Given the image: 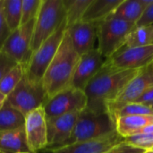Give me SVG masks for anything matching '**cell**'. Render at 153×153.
Here are the masks:
<instances>
[{
    "instance_id": "603a6c76",
    "label": "cell",
    "mask_w": 153,
    "mask_h": 153,
    "mask_svg": "<svg viewBox=\"0 0 153 153\" xmlns=\"http://www.w3.org/2000/svg\"><path fill=\"white\" fill-rule=\"evenodd\" d=\"M4 17L8 29L12 31L21 26L22 0H3Z\"/></svg>"
},
{
    "instance_id": "d590c367",
    "label": "cell",
    "mask_w": 153,
    "mask_h": 153,
    "mask_svg": "<svg viewBox=\"0 0 153 153\" xmlns=\"http://www.w3.org/2000/svg\"><path fill=\"white\" fill-rule=\"evenodd\" d=\"M149 152H150V153H153V149H152V150H151V151H150Z\"/></svg>"
},
{
    "instance_id": "836d02e7",
    "label": "cell",
    "mask_w": 153,
    "mask_h": 153,
    "mask_svg": "<svg viewBox=\"0 0 153 153\" xmlns=\"http://www.w3.org/2000/svg\"><path fill=\"white\" fill-rule=\"evenodd\" d=\"M6 96L4 94V93H2L1 91H0V109L3 108V106L4 105V103H5V101H6Z\"/></svg>"
},
{
    "instance_id": "44dd1931",
    "label": "cell",
    "mask_w": 153,
    "mask_h": 153,
    "mask_svg": "<svg viewBox=\"0 0 153 153\" xmlns=\"http://www.w3.org/2000/svg\"><path fill=\"white\" fill-rule=\"evenodd\" d=\"M25 117L6 101L0 109V132L24 127Z\"/></svg>"
},
{
    "instance_id": "f546056e",
    "label": "cell",
    "mask_w": 153,
    "mask_h": 153,
    "mask_svg": "<svg viewBox=\"0 0 153 153\" xmlns=\"http://www.w3.org/2000/svg\"><path fill=\"white\" fill-rule=\"evenodd\" d=\"M10 33H11V30L8 29L6 22L4 21V17L3 0H0V50L2 49Z\"/></svg>"
},
{
    "instance_id": "8d00e7d4",
    "label": "cell",
    "mask_w": 153,
    "mask_h": 153,
    "mask_svg": "<svg viewBox=\"0 0 153 153\" xmlns=\"http://www.w3.org/2000/svg\"><path fill=\"white\" fill-rule=\"evenodd\" d=\"M147 153H150V152H147Z\"/></svg>"
},
{
    "instance_id": "4fadbf2b",
    "label": "cell",
    "mask_w": 153,
    "mask_h": 153,
    "mask_svg": "<svg viewBox=\"0 0 153 153\" xmlns=\"http://www.w3.org/2000/svg\"><path fill=\"white\" fill-rule=\"evenodd\" d=\"M79 113L75 112L46 118L48 139V147L46 150L58 149L66 143L72 135Z\"/></svg>"
},
{
    "instance_id": "7a4b0ae2",
    "label": "cell",
    "mask_w": 153,
    "mask_h": 153,
    "mask_svg": "<svg viewBox=\"0 0 153 153\" xmlns=\"http://www.w3.org/2000/svg\"><path fill=\"white\" fill-rule=\"evenodd\" d=\"M80 59L70 37L65 31L62 42L42 78V86L47 100L59 91L71 86L72 79Z\"/></svg>"
},
{
    "instance_id": "1f68e13d",
    "label": "cell",
    "mask_w": 153,
    "mask_h": 153,
    "mask_svg": "<svg viewBox=\"0 0 153 153\" xmlns=\"http://www.w3.org/2000/svg\"><path fill=\"white\" fill-rule=\"evenodd\" d=\"M153 24V3L146 8L141 19L136 22V27L142 26H149Z\"/></svg>"
},
{
    "instance_id": "484cf974",
    "label": "cell",
    "mask_w": 153,
    "mask_h": 153,
    "mask_svg": "<svg viewBox=\"0 0 153 153\" xmlns=\"http://www.w3.org/2000/svg\"><path fill=\"white\" fill-rule=\"evenodd\" d=\"M108 113L116 121V119L120 117L135 115H153V109L147 105L132 102L123 105Z\"/></svg>"
},
{
    "instance_id": "277c9868",
    "label": "cell",
    "mask_w": 153,
    "mask_h": 153,
    "mask_svg": "<svg viewBox=\"0 0 153 153\" xmlns=\"http://www.w3.org/2000/svg\"><path fill=\"white\" fill-rule=\"evenodd\" d=\"M65 22L63 0H42L37 14L31 41L32 53Z\"/></svg>"
},
{
    "instance_id": "2e32d148",
    "label": "cell",
    "mask_w": 153,
    "mask_h": 153,
    "mask_svg": "<svg viewBox=\"0 0 153 153\" xmlns=\"http://www.w3.org/2000/svg\"><path fill=\"white\" fill-rule=\"evenodd\" d=\"M124 142L117 133L83 143H77L48 151L51 153H104L115 145Z\"/></svg>"
},
{
    "instance_id": "8992f818",
    "label": "cell",
    "mask_w": 153,
    "mask_h": 153,
    "mask_svg": "<svg viewBox=\"0 0 153 153\" xmlns=\"http://www.w3.org/2000/svg\"><path fill=\"white\" fill-rule=\"evenodd\" d=\"M66 22L46 39L31 55L25 70L27 78L35 83H40L45 72L53 60L66 31Z\"/></svg>"
},
{
    "instance_id": "6da1fadb",
    "label": "cell",
    "mask_w": 153,
    "mask_h": 153,
    "mask_svg": "<svg viewBox=\"0 0 153 153\" xmlns=\"http://www.w3.org/2000/svg\"><path fill=\"white\" fill-rule=\"evenodd\" d=\"M139 72L140 70H113L103 65L84 90L86 108L96 112L108 111L107 104L116 100Z\"/></svg>"
},
{
    "instance_id": "30bf717a",
    "label": "cell",
    "mask_w": 153,
    "mask_h": 153,
    "mask_svg": "<svg viewBox=\"0 0 153 153\" xmlns=\"http://www.w3.org/2000/svg\"><path fill=\"white\" fill-rule=\"evenodd\" d=\"M153 64V45L122 48L108 58L105 66L113 70H141Z\"/></svg>"
},
{
    "instance_id": "9c48e42d",
    "label": "cell",
    "mask_w": 153,
    "mask_h": 153,
    "mask_svg": "<svg viewBox=\"0 0 153 153\" xmlns=\"http://www.w3.org/2000/svg\"><path fill=\"white\" fill-rule=\"evenodd\" d=\"M35 21L36 18L12 31L1 49L25 68L32 55L31 41Z\"/></svg>"
},
{
    "instance_id": "e0dca14e",
    "label": "cell",
    "mask_w": 153,
    "mask_h": 153,
    "mask_svg": "<svg viewBox=\"0 0 153 153\" xmlns=\"http://www.w3.org/2000/svg\"><path fill=\"white\" fill-rule=\"evenodd\" d=\"M0 152L3 153H34L28 146L24 127L1 131Z\"/></svg>"
},
{
    "instance_id": "d6986e66",
    "label": "cell",
    "mask_w": 153,
    "mask_h": 153,
    "mask_svg": "<svg viewBox=\"0 0 153 153\" xmlns=\"http://www.w3.org/2000/svg\"><path fill=\"white\" fill-rule=\"evenodd\" d=\"M152 3L153 0H122L111 16L136 24Z\"/></svg>"
},
{
    "instance_id": "4316f807",
    "label": "cell",
    "mask_w": 153,
    "mask_h": 153,
    "mask_svg": "<svg viewBox=\"0 0 153 153\" xmlns=\"http://www.w3.org/2000/svg\"><path fill=\"white\" fill-rule=\"evenodd\" d=\"M124 143L145 152H150L153 149V134H138L126 137Z\"/></svg>"
},
{
    "instance_id": "4dcf8cb0",
    "label": "cell",
    "mask_w": 153,
    "mask_h": 153,
    "mask_svg": "<svg viewBox=\"0 0 153 153\" xmlns=\"http://www.w3.org/2000/svg\"><path fill=\"white\" fill-rule=\"evenodd\" d=\"M104 153H147V152L122 142Z\"/></svg>"
},
{
    "instance_id": "e575fe53",
    "label": "cell",
    "mask_w": 153,
    "mask_h": 153,
    "mask_svg": "<svg viewBox=\"0 0 153 153\" xmlns=\"http://www.w3.org/2000/svg\"><path fill=\"white\" fill-rule=\"evenodd\" d=\"M149 107H150V108H152V109H153V103H152V104H150V105H149Z\"/></svg>"
},
{
    "instance_id": "ba28073f",
    "label": "cell",
    "mask_w": 153,
    "mask_h": 153,
    "mask_svg": "<svg viewBox=\"0 0 153 153\" xmlns=\"http://www.w3.org/2000/svg\"><path fill=\"white\" fill-rule=\"evenodd\" d=\"M87 107V97L83 91L72 86L59 91L43 105L46 118L81 112Z\"/></svg>"
},
{
    "instance_id": "ac0fdd59",
    "label": "cell",
    "mask_w": 153,
    "mask_h": 153,
    "mask_svg": "<svg viewBox=\"0 0 153 153\" xmlns=\"http://www.w3.org/2000/svg\"><path fill=\"white\" fill-rule=\"evenodd\" d=\"M151 125H153V115L126 116L116 119L117 133L123 138L138 134Z\"/></svg>"
},
{
    "instance_id": "74e56055",
    "label": "cell",
    "mask_w": 153,
    "mask_h": 153,
    "mask_svg": "<svg viewBox=\"0 0 153 153\" xmlns=\"http://www.w3.org/2000/svg\"><path fill=\"white\" fill-rule=\"evenodd\" d=\"M0 153H3V152H0Z\"/></svg>"
},
{
    "instance_id": "7c38bea8",
    "label": "cell",
    "mask_w": 153,
    "mask_h": 153,
    "mask_svg": "<svg viewBox=\"0 0 153 153\" xmlns=\"http://www.w3.org/2000/svg\"><path fill=\"white\" fill-rule=\"evenodd\" d=\"M24 131L29 148L34 153L48 147L47 121L43 107L38 108L25 116Z\"/></svg>"
},
{
    "instance_id": "f1b7e54d",
    "label": "cell",
    "mask_w": 153,
    "mask_h": 153,
    "mask_svg": "<svg viewBox=\"0 0 153 153\" xmlns=\"http://www.w3.org/2000/svg\"><path fill=\"white\" fill-rule=\"evenodd\" d=\"M18 63L7 54L0 50V82L3 77Z\"/></svg>"
},
{
    "instance_id": "7402d4cb",
    "label": "cell",
    "mask_w": 153,
    "mask_h": 153,
    "mask_svg": "<svg viewBox=\"0 0 153 153\" xmlns=\"http://www.w3.org/2000/svg\"><path fill=\"white\" fill-rule=\"evenodd\" d=\"M92 0H63L65 8L66 27L77 23L82 17Z\"/></svg>"
},
{
    "instance_id": "83f0119b",
    "label": "cell",
    "mask_w": 153,
    "mask_h": 153,
    "mask_svg": "<svg viewBox=\"0 0 153 153\" xmlns=\"http://www.w3.org/2000/svg\"><path fill=\"white\" fill-rule=\"evenodd\" d=\"M42 0H22L21 25L35 19L39 11Z\"/></svg>"
},
{
    "instance_id": "3957f363",
    "label": "cell",
    "mask_w": 153,
    "mask_h": 153,
    "mask_svg": "<svg viewBox=\"0 0 153 153\" xmlns=\"http://www.w3.org/2000/svg\"><path fill=\"white\" fill-rule=\"evenodd\" d=\"M117 133L115 119L108 111L96 112L85 108L77 117L71 137L64 146L96 140Z\"/></svg>"
},
{
    "instance_id": "5b68a950",
    "label": "cell",
    "mask_w": 153,
    "mask_h": 153,
    "mask_svg": "<svg viewBox=\"0 0 153 153\" xmlns=\"http://www.w3.org/2000/svg\"><path fill=\"white\" fill-rule=\"evenodd\" d=\"M135 27L134 23L108 16L98 23L97 49L106 59L111 57L125 46L128 35Z\"/></svg>"
},
{
    "instance_id": "8fae6325",
    "label": "cell",
    "mask_w": 153,
    "mask_h": 153,
    "mask_svg": "<svg viewBox=\"0 0 153 153\" xmlns=\"http://www.w3.org/2000/svg\"><path fill=\"white\" fill-rule=\"evenodd\" d=\"M153 86V64L140 70L138 74L126 85L116 100L107 104L110 112L123 105L136 101L149 88Z\"/></svg>"
},
{
    "instance_id": "cb8c5ba5",
    "label": "cell",
    "mask_w": 153,
    "mask_h": 153,
    "mask_svg": "<svg viewBox=\"0 0 153 153\" xmlns=\"http://www.w3.org/2000/svg\"><path fill=\"white\" fill-rule=\"evenodd\" d=\"M153 45V24L135 27L128 35L123 48H137Z\"/></svg>"
},
{
    "instance_id": "9a60e30c",
    "label": "cell",
    "mask_w": 153,
    "mask_h": 153,
    "mask_svg": "<svg viewBox=\"0 0 153 153\" xmlns=\"http://www.w3.org/2000/svg\"><path fill=\"white\" fill-rule=\"evenodd\" d=\"M98 23L81 21L68 28L66 31L72 41L75 52L81 56L96 48Z\"/></svg>"
},
{
    "instance_id": "ffe728a7",
    "label": "cell",
    "mask_w": 153,
    "mask_h": 153,
    "mask_svg": "<svg viewBox=\"0 0 153 153\" xmlns=\"http://www.w3.org/2000/svg\"><path fill=\"white\" fill-rule=\"evenodd\" d=\"M121 2L122 0H92L82 21L100 23L110 16Z\"/></svg>"
},
{
    "instance_id": "d4e9b609",
    "label": "cell",
    "mask_w": 153,
    "mask_h": 153,
    "mask_svg": "<svg viewBox=\"0 0 153 153\" xmlns=\"http://www.w3.org/2000/svg\"><path fill=\"white\" fill-rule=\"evenodd\" d=\"M25 66L21 64H17L13 66L1 80L0 91L7 97L19 84L25 74Z\"/></svg>"
},
{
    "instance_id": "5bb4252c",
    "label": "cell",
    "mask_w": 153,
    "mask_h": 153,
    "mask_svg": "<svg viewBox=\"0 0 153 153\" xmlns=\"http://www.w3.org/2000/svg\"><path fill=\"white\" fill-rule=\"evenodd\" d=\"M106 60L97 48L81 56L72 79L71 86L84 91L87 84L103 67Z\"/></svg>"
},
{
    "instance_id": "d6a6232c",
    "label": "cell",
    "mask_w": 153,
    "mask_h": 153,
    "mask_svg": "<svg viewBox=\"0 0 153 153\" xmlns=\"http://www.w3.org/2000/svg\"><path fill=\"white\" fill-rule=\"evenodd\" d=\"M136 103H140V104H143V105H147L149 106L150 104L153 103V86L149 88L136 101H134Z\"/></svg>"
},
{
    "instance_id": "52a82bcc",
    "label": "cell",
    "mask_w": 153,
    "mask_h": 153,
    "mask_svg": "<svg viewBox=\"0 0 153 153\" xmlns=\"http://www.w3.org/2000/svg\"><path fill=\"white\" fill-rule=\"evenodd\" d=\"M46 101L47 96L42 82H30L25 74L19 84L6 98V102L24 117L29 112L43 107Z\"/></svg>"
}]
</instances>
